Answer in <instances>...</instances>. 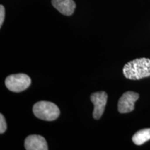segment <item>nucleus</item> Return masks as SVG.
<instances>
[{
    "mask_svg": "<svg viewBox=\"0 0 150 150\" xmlns=\"http://www.w3.org/2000/svg\"><path fill=\"white\" fill-rule=\"evenodd\" d=\"M123 74L131 80H139L150 76V59L140 58L129 61L124 66Z\"/></svg>",
    "mask_w": 150,
    "mask_h": 150,
    "instance_id": "obj_1",
    "label": "nucleus"
},
{
    "mask_svg": "<svg viewBox=\"0 0 150 150\" xmlns=\"http://www.w3.org/2000/svg\"><path fill=\"white\" fill-rule=\"evenodd\" d=\"M33 112L35 117L45 121H54L59 117L60 110L54 103L41 101L33 105Z\"/></svg>",
    "mask_w": 150,
    "mask_h": 150,
    "instance_id": "obj_2",
    "label": "nucleus"
},
{
    "mask_svg": "<svg viewBox=\"0 0 150 150\" xmlns=\"http://www.w3.org/2000/svg\"><path fill=\"white\" fill-rule=\"evenodd\" d=\"M31 83V78L25 74H11L5 80V85L9 91L20 93L25 91Z\"/></svg>",
    "mask_w": 150,
    "mask_h": 150,
    "instance_id": "obj_3",
    "label": "nucleus"
},
{
    "mask_svg": "<svg viewBox=\"0 0 150 150\" xmlns=\"http://www.w3.org/2000/svg\"><path fill=\"white\" fill-rule=\"evenodd\" d=\"M107 99L108 95L104 91L97 92L91 95V100L94 105L93 115L95 120H99L102 117L107 103Z\"/></svg>",
    "mask_w": 150,
    "mask_h": 150,
    "instance_id": "obj_4",
    "label": "nucleus"
},
{
    "mask_svg": "<svg viewBox=\"0 0 150 150\" xmlns=\"http://www.w3.org/2000/svg\"><path fill=\"white\" fill-rule=\"evenodd\" d=\"M139 99V95L132 91L126 92L118 101L117 108L120 113H127L134 110L135 102Z\"/></svg>",
    "mask_w": 150,
    "mask_h": 150,
    "instance_id": "obj_5",
    "label": "nucleus"
},
{
    "mask_svg": "<svg viewBox=\"0 0 150 150\" xmlns=\"http://www.w3.org/2000/svg\"><path fill=\"white\" fill-rule=\"evenodd\" d=\"M24 147L27 150H47L48 146L44 137L31 135L25 139Z\"/></svg>",
    "mask_w": 150,
    "mask_h": 150,
    "instance_id": "obj_6",
    "label": "nucleus"
},
{
    "mask_svg": "<svg viewBox=\"0 0 150 150\" xmlns=\"http://www.w3.org/2000/svg\"><path fill=\"white\" fill-rule=\"evenodd\" d=\"M52 4L61 14L67 16L72 15L76 8V4L73 0H52Z\"/></svg>",
    "mask_w": 150,
    "mask_h": 150,
    "instance_id": "obj_7",
    "label": "nucleus"
},
{
    "mask_svg": "<svg viewBox=\"0 0 150 150\" xmlns=\"http://www.w3.org/2000/svg\"><path fill=\"white\" fill-rule=\"evenodd\" d=\"M150 140V129H143L137 131L132 137V141L137 145H141Z\"/></svg>",
    "mask_w": 150,
    "mask_h": 150,
    "instance_id": "obj_8",
    "label": "nucleus"
},
{
    "mask_svg": "<svg viewBox=\"0 0 150 150\" xmlns=\"http://www.w3.org/2000/svg\"><path fill=\"white\" fill-rule=\"evenodd\" d=\"M7 129V124L6 122L5 117H4L2 114L0 115V133L1 134H4Z\"/></svg>",
    "mask_w": 150,
    "mask_h": 150,
    "instance_id": "obj_9",
    "label": "nucleus"
},
{
    "mask_svg": "<svg viewBox=\"0 0 150 150\" xmlns=\"http://www.w3.org/2000/svg\"><path fill=\"white\" fill-rule=\"evenodd\" d=\"M5 18V8L3 5L0 6V27H1Z\"/></svg>",
    "mask_w": 150,
    "mask_h": 150,
    "instance_id": "obj_10",
    "label": "nucleus"
}]
</instances>
